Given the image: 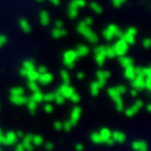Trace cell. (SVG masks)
Returning a JSON list of instances; mask_svg holds the SVG:
<instances>
[{"mask_svg":"<svg viewBox=\"0 0 151 151\" xmlns=\"http://www.w3.org/2000/svg\"><path fill=\"white\" fill-rule=\"evenodd\" d=\"M77 32L79 33V34H82L86 39L88 40V42H91V43H97L98 42V37H97V34L94 33L91 28L89 27H87V25H84L83 23L81 22L79 24L77 25Z\"/></svg>","mask_w":151,"mask_h":151,"instance_id":"cell-1","label":"cell"},{"mask_svg":"<svg viewBox=\"0 0 151 151\" xmlns=\"http://www.w3.org/2000/svg\"><path fill=\"white\" fill-rule=\"evenodd\" d=\"M122 34H124V33H122L120 28L115 24H110L105 30H103V38L108 42L113 40L115 38H121Z\"/></svg>","mask_w":151,"mask_h":151,"instance_id":"cell-2","label":"cell"},{"mask_svg":"<svg viewBox=\"0 0 151 151\" xmlns=\"http://www.w3.org/2000/svg\"><path fill=\"white\" fill-rule=\"evenodd\" d=\"M84 5H86V0H72L69 4V6H68V17L70 19L77 18L78 9L83 8Z\"/></svg>","mask_w":151,"mask_h":151,"instance_id":"cell-3","label":"cell"},{"mask_svg":"<svg viewBox=\"0 0 151 151\" xmlns=\"http://www.w3.org/2000/svg\"><path fill=\"white\" fill-rule=\"evenodd\" d=\"M112 48H113V50H115L116 57H125L127 50H129V45H127V43L124 39L120 38V39L112 45Z\"/></svg>","mask_w":151,"mask_h":151,"instance_id":"cell-4","label":"cell"},{"mask_svg":"<svg viewBox=\"0 0 151 151\" xmlns=\"http://www.w3.org/2000/svg\"><path fill=\"white\" fill-rule=\"evenodd\" d=\"M77 54H76V52L72 50V49H69L67 52H64V54H63V63L65 64V67H68V68H73L74 67V62L77 60Z\"/></svg>","mask_w":151,"mask_h":151,"instance_id":"cell-5","label":"cell"},{"mask_svg":"<svg viewBox=\"0 0 151 151\" xmlns=\"http://www.w3.org/2000/svg\"><path fill=\"white\" fill-rule=\"evenodd\" d=\"M94 58L98 65H103L106 60V45H100L94 48Z\"/></svg>","mask_w":151,"mask_h":151,"instance_id":"cell-6","label":"cell"},{"mask_svg":"<svg viewBox=\"0 0 151 151\" xmlns=\"http://www.w3.org/2000/svg\"><path fill=\"white\" fill-rule=\"evenodd\" d=\"M108 96H110V97L112 98V100L115 101L117 111H124V101L121 100V94L117 93V91L115 89V87L108 89Z\"/></svg>","mask_w":151,"mask_h":151,"instance_id":"cell-7","label":"cell"},{"mask_svg":"<svg viewBox=\"0 0 151 151\" xmlns=\"http://www.w3.org/2000/svg\"><path fill=\"white\" fill-rule=\"evenodd\" d=\"M137 30H136V28H129L126 33H124L121 37V39H124L127 45H131V44H135V35Z\"/></svg>","mask_w":151,"mask_h":151,"instance_id":"cell-8","label":"cell"},{"mask_svg":"<svg viewBox=\"0 0 151 151\" xmlns=\"http://www.w3.org/2000/svg\"><path fill=\"white\" fill-rule=\"evenodd\" d=\"M58 92L62 94V97L64 98H70V96H72L73 93H76L74 92V88L72 87V86H69V84H62L59 88H58Z\"/></svg>","mask_w":151,"mask_h":151,"instance_id":"cell-9","label":"cell"},{"mask_svg":"<svg viewBox=\"0 0 151 151\" xmlns=\"http://www.w3.org/2000/svg\"><path fill=\"white\" fill-rule=\"evenodd\" d=\"M142 106H144V102H142V101H140V100H137V101H136L131 107L127 108L125 112H126V115H127V116L131 117V116H134L135 113H137V111H140L141 108H142Z\"/></svg>","mask_w":151,"mask_h":151,"instance_id":"cell-10","label":"cell"},{"mask_svg":"<svg viewBox=\"0 0 151 151\" xmlns=\"http://www.w3.org/2000/svg\"><path fill=\"white\" fill-rule=\"evenodd\" d=\"M132 88L136 89V91H141V89H145V78L142 77H136L134 81H131Z\"/></svg>","mask_w":151,"mask_h":151,"instance_id":"cell-11","label":"cell"},{"mask_svg":"<svg viewBox=\"0 0 151 151\" xmlns=\"http://www.w3.org/2000/svg\"><path fill=\"white\" fill-rule=\"evenodd\" d=\"M135 73H136V77L147 78V77H150V74H151V69L149 67H146V68L135 67Z\"/></svg>","mask_w":151,"mask_h":151,"instance_id":"cell-12","label":"cell"},{"mask_svg":"<svg viewBox=\"0 0 151 151\" xmlns=\"http://www.w3.org/2000/svg\"><path fill=\"white\" fill-rule=\"evenodd\" d=\"M38 82H40L42 84H49V83L53 82V74L48 73V72L44 73V74H39L37 83H38Z\"/></svg>","mask_w":151,"mask_h":151,"instance_id":"cell-13","label":"cell"},{"mask_svg":"<svg viewBox=\"0 0 151 151\" xmlns=\"http://www.w3.org/2000/svg\"><path fill=\"white\" fill-rule=\"evenodd\" d=\"M81 113H82V110H81L79 107H74V108H73L72 115H70V120H69V122L72 124V126H73L74 124H77L78 119L81 117Z\"/></svg>","mask_w":151,"mask_h":151,"instance_id":"cell-14","label":"cell"},{"mask_svg":"<svg viewBox=\"0 0 151 151\" xmlns=\"http://www.w3.org/2000/svg\"><path fill=\"white\" fill-rule=\"evenodd\" d=\"M111 140L116 141V142H125L126 136H125V134H122L120 131H115L111 134Z\"/></svg>","mask_w":151,"mask_h":151,"instance_id":"cell-15","label":"cell"},{"mask_svg":"<svg viewBox=\"0 0 151 151\" xmlns=\"http://www.w3.org/2000/svg\"><path fill=\"white\" fill-rule=\"evenodd\" d=\"M10 101L14 103V105L20 106V105H27L28 98L25 96H12L10 97Z\"/></svg>","mask_w":151,"mask_h":151,"instance_id":"cell-16","label":"cell"},{"mask_svg":"<svg viewBox=\"0 0 151 151\" xmlns=\"http://www.w3.org/2000/svg\"><path fill=\"white\" fill-rule=\"evenodd\" d=\"M39 20H40V24L42 25H48L50 23V17L47 10H42L39 14Z\"/></svg>","mask_w":151,"mask_h":151,"instance_id":"cell-17","label":"cell"},{"mask_svg":"<svg viewBox=\"0 0 151 151\" xmlns=\"http://www.w3.org/2000/svg\"><path fill=\"white\" fill-rule=\"evenodd\" d=\"M120 64L122 65L124 68H129L134 65V59L130 58V57H120Z\"/></svg>","mask_w":151,"mask_h":151,"instance_id":"cell-18","label":"cell"},{"mask_svg":"<svg viewBox=\"0 0 151 151\" xmlns=\"http://www.w3.org/2000/svg\"><path fill=\"white\" fill-rule=\"evenodd\" d=\"M15 141H17V135L14 134V132H8V134L4 136L3 142L6 145H13V144H15Z\"/></svg>","mask_w":151,"mask_h":151,"instance_id":"cell-19","label":"cell"},{"mask_svg":"<svg viewBox=\"0 0 151 151\" xmlns=\"http://www.w3.org/2000/svg\"><path fill=\"white\" fill-rule=\"evenodd\" d=\"M67 34V30L64 29V28H54L53 30H52V35H53L54 39H59V38L64 37Z\"/></svg>","mask_w":151,"mask_h":151,"instance_id":"cell-20","label":"cell"},{"mask_svg":"<svg viewBox=\"0 0 151 151\" xmlns=\"http://www.w3.org/2000/svg\"><path fill=\"white\" fill-rule=\"evenodd\" d=\"M74 52H76V54H77V57H84V55H87L89 53V48L87 45L81 44V45L77 47V49H76Z\"/></svg>","mask_w":151,"mask_h":151,"instance_id":"cell-21","label":"cell"},{"mask_svg":"<svg viewBox=\"0 0 151 151\" xmlns=\"http://www.w3.org/2000/svg\"><path fill=\"white\" fill-rule=\"evenodd\" d=\"M101 139H102V142H108L111 140V131L108 129H102L101 131H98Z\"/></svg>","mask_w":151,"mask_h":151,"instance_id":"cell-22","label":"cell"},{"mask_svg":"<svg viewBox=\"0 0 151 151\" xmlns=\"http://www.w3.org/2000/svg\"><path fill=\"white\" fill-rule=\"evenodd\" d=\"M132 147L136 151H147V145H146L145 141H135L132 144Z\"/></svg>","mask_w":151,"mask_h":151,"instance_id":"cell-23","label":"cell"},{"mask_svg":"<svg viewBox=\"0 0 151 151\" xmlns=\"http://www.w3.org/2000/svg\"><path fill=\"white\" fill-rule=\"evenodd\" d=\"M125 77L129 79V81H134L136 78V73H135V67H129V68H125Z\"/></svg>","mask_w":151,"mask_h":151,"instance_id":"cell-24","label":"cell"},{"mask_svg":"<svg viewBox=\"0 0 151 151\" xmlns=\"http://www.w3.org/2000/svg\"><path fill=\"white\" fill-rule=\"evenodd\" d=\"M25 77L28 78V81L37 82V81H38V77H39V73L37 72V68H35V69H33V70H29V72H27Z\"/></svg>","mask_w":151,"mask_h":151,"instance_id":"cell-25","label":"cell"},{"mask_svg":"<svg viewBox=\"0 0 151 151\" xmlns=\"http://www.w3.org/2000/svg\"><path fill=\"white\" fill-rule=\"evenodd\" d=\"M19 25H20L22 30L24 33H29L32 30V27H30L29 22H28L27 19H20V20H19Z\"/></svg>","mask_w":151,"mask_h":151,"instance_id":"cell-26","label":"cell"},{"mask_svg":"<svg viewBox=\"0 0 151 151\" xmlns=\"http://www.w3.org/2000/svg\"><path fill=\"white\" fill-rule=\"evenodd\" d=\"M100 91H101V87L98 86L97 81H93L91 84H89V92H91L92 96H97V94L100 93Z\"/></svg>","mask_w":151,"mask_h":151,"instance_id":"cell-27","label":"cell"},{"mask_svg":"<svg viewBox=\"0 0 151 151\" xmlns=\"http://www.w3.org/2000/svg\"><path fill=\"white\" fill-rule=\"evenodd\" d=\"M110 72L108 70H98L97 72V79L98 81H107L108 78H110Z\"/></svg>","mask_w":151,"mask_h":151,"instance_id":"cell-28","label":"cell"},{"mask_svg":"<svg viewBox=\"0 0 151 151\" xmlns=\"http://www.w3.org/2000/svg\"><path fill=\"white\" fill-rule=\"evenodd\" d=\"M23 69L25 70V72H29V70H33L35 69V65H34V62L33 60H25L24 63H23Z\"/></svg>","mask_w":151,"mask_h":151,"instance_id":"cell-29","label":"cell"},{"mask_svg":"<svg viewBox=\"0 0 151 151\" xmlns=\"http://www.w3.org/2000/svg\"><path fill=\"white\" fill-rule=\"evenodd\" d=\"M60 78H62V81H63V84H69V81H70V77H69V73H68V70H60Z\"/></svg>","mask_w":151,"mask_h":151,"instance_id":"cell-30","label":"cell"},{"mask_svg":"<svg viewBox=\"0 0 151 151\" xmlns=\"http://www.w3.org/2000/svg\"><path fill=\"white\" fill-rule=\"evenodd\" d=\"M32 100L34 101V102L37 103V105H38V103H39V102L43 101V93H42L40 91H37V92H34V93H33V96H32Z\"/></svg>","mask_w":151,"mask_h":151,"instance_id":"cell-31","label":"cell"},{"mask_svg":"<svg viewBox=\"0 0 151 151\" xmlns=\"http://www.w3.org/2000/svg\"><path fill=\"white\" fill-rule=\"evenodd\" d=\"M10 94L12 96H24V89L22 87H14L10 89Z\"/></svg>","mask_w":151,"mask_h":151,"instance_id":"cell-32","label":"cell"},{"mask_svg":"<svg viewBox=\"0 0 151 151\" xmlns=\"http://www.w3.org/2000/svg\"><path fill=\"white\" fill-rule=\"evenodd\" d=\"M89 6H91V9H92V10H93L94 13H96V14H101V13L103 12L102 6H101L100 4H98V3H96V1L91 3V5H89Z\"/></svg>","mask_w":151,"mask_h":151,"instance_id":"cell-33","label":"cell"},{"mask_svg":"<svg viewBox=\"0 0 151 151\" xmlns=\"http://www.w3.org/2000/svg\"><path fill=\"white\" fill-rule=\"evenodd\" d=\"M53 94H54V101L58 103V105H62V103H64V98L62 97V94L58 92V89H57Z\"/></svg>","mask_w":151,"mask_h":151,"instance_id":"cell-34","label":"cell"},{"mask_svg":"<svg viewBox=\"0 0 151 151\" xmlns=\"http://www.w3.org/2000/svg\"><path fill=\"white\" fill-rule=\"evenodd\" d=\"M27 105H28V108H29V111L32 113H34L35 112V108H37V103L32 100V98H28V102H27Z\"/></svg>","mask_w":151,"mask_h":151,"instance_id":"cell-35","label":"cell"},{"mask_svg":"<svg viewBox=\"0 0 151 151\" xmlns=\"http://www.w3.org/2000/svg\"><path fill=\"white\" fill-rule=\"evenodd\" d=\"M115 50H113L112 47H107L106 45V58H115Z\"/></svg>","mask_w":151,"mask_h":151,"instance_id":"cell-36","label":"cell"},{"mask_svg":"<svg viewBox=\"0 0 151 151\" xmlns=\"http://www.w3.org/2000/svg\"><path fill=\"white\" fill-rule=\"evenodd\" d=\"M91 139H92L93 142H96V144L102 142V139H101V136H100V134H98V132H94V134H92V135H91Z\"/></svg>","mask_w":151,"mask_h":151,"instance_id":"cell-37","label":"cell"},{"mask_svg":"<svg viewBox=\"0 0 151 151\" xmlns=\"http://www.w3.org/2000/svg\"><path fill=\"white\" fill-rule=\"evenodd\" d=\"M28 87H29L30 91H33V93L37 92V91H39V88H38V83H37V82H32V81H29V82H28Z\"/></svg>","mask_w":151,"mask_h":151,"instance_id":"cell-38","label":"cell"},{"mask_svg":"<svg viewBox=\"0 0 151 151\" xmlns=\"http://www.w3.org/2000/svg\"><path fill=\"white\" fill-rule=\"evenodd\" d=\"M43 101H47L48 103H50L52 101H54V94H53V93H47V94H43Z\"/></svg>","mask_w":151,"mask_h":151,"instance_id":"cell-39","label":"cell"},{"mask_svg":"<svg viewBox=\"0 0 151 151\" xmlns=\"http://www.w3.org/2000/svg\"><path fill=\"white\" fill-rule=\"evenodd\" d=\"M115 89L117 91V93L121 94V96H122V94H124V93L127 91V88H126L125 86H122V84H121V86H116V87H115Z\"/></svg>","mask_w":151,"mask_h":151,"instance_id":"cell-40","label":"cell"},{"mask_svg":"<svg viewBox=\"0 0 151 151\" xmlns=\"http://www.w3.org/2000/svg\"><path fill=\"white\" fill-rule=\"evenodd\" d=\"M125 1L126 0H112V4L115 8H121L125 4Z\"/></svg>","mask_w":151,"mask_h":151,"instance_id":"cell-41","label":"cell"},{"mask_svg":"<svg viewBox=\"0 0 151 151\" xmlns=\"http://www.w3.org/2000/svg\"><path fill=\"white\" fill-rule=\"evenodd\" d=\"M32 142H34L35 145H40L43 142V139L40 137V136H33L32 137Z\"/></svg>","mask_w":151,"mask_h":151,"instance_id":"cell-42","label":"cell"},{"mask_svg":"<svg viewBox=\"0 0 151 151\" xmlns=\"http://www.w3.org/2000/svg\"><path fill=\"white\" fill-rule=\"evenodd\" d=\"M84 25H87V27H89V25H92V23H93V19L92 18H89V17H87L86 19H84V20L82 22Z\"/></svg>","mask_w":151,"mask_h":151,"instance_id":"cell-43","label":"cell"},{"mask_svg":"<svg viewBox=\"0 0 151 151\" xmlns=\"http://www.w3.org/2000/svg\"><path fill=\"white\" fill-rule=\"evenodd\" d=\"M62 129H64L65 131H69L70 129H72V124H70L69 121H67V122H64V124H62Z\"/></svg>","mask_w":151,"mask_h":151,"instance_id":"cell-44","label":"cell"},{"mask_svg":"<svg viewBox=\"0 0 151 151\" xmlns=\"http://www.w3.org/2000/svg\"><path fill=\"white\" fill-rule=\"evenodd\" d=\"M69 100L72 101V102H74V103H77V102H79V96H78L77 93H73L72 96H70Z\"/></svg>","mask_w":151,"mask_h":151,"instance_id":"cell-45","label":"cell"},{"mask_svg":"<svg viewBox=\"0 0 151 151\" xmlns=\"http://www.w3.org/2000/svg\"><path fill=\"white\" fill-rule=\"evenodd\" d=\"M44 110H45V112L50 113L52 111H53V106H52V103H47V105L44 106Z\"/></svg>","mask_w":151,"mask_h":151,"instance_id":"cell-46","label":"cell"},{"mask_svg":"<svg viewBox=\"0 0 151 151\" xmlns=\"http://www.w3.org/2000/svg\"><path fill=\"white\" fill-rule=\"evenodd\" d=\"M142 45H144V48H145V49H149V47H150V39H149V38H146V39H144Z\"/></svg>","mask_w":151,"mask_h":151,"instance_id":"cell-47","label":"cell"},{"mask_svg":"<svg viewBox=\"0 0 151 151\" xmlns=\"http://www.w3.org/2000/svg\"><path fill=\"white\" fill-rule=\"evenodd\" d=\"M37 72L39 73V74H44V73H47V68L44 67V65H42V67L37 68Z\"/></svg>","mask_w":151,"mask_h":151,"instance_id":"cell-48","label":"cell"},{"mask_svg":"<svg viewBox=\"0 0 151 151\" xmlns=\"http://www.w3.org/2000/svg\"><path fill=\"white\" fill-rule=\"evenodd\" d=\"M5 43H6V37L3 35V34H0V47H3Z\"/></svg>","mask_w":151,"mask_h":151,"instance_id":"cell-49","label":"cell"},{"mask_svg":"<svg viewBox=\"0 0 151 151\" xmlns=\"http://www.w3.org/2000/svg\"><path fill=\"white\" fill-rule=\"evenodd\" d=\"M54 127H55V130H60V129H62V124H60V122L59 121H57L55 122V124H54Z\"/></svg>","mask_w":151,"mask_h":151,"instance_id":"cell-50","label":"cell"},{"mask_svg":"<svg viewBox=\"0 0 151 151\" xmlns=\"http://www.w3.org/2000/svg\"><path fill=\"white\" fill-rule=\"evenodd\" d=\"M55 28H63V22L62 20H57L55 22Z\"/></svg>","mask_w":151,"mask_h":151,"instance_id":"cell-51","label":"cell"},{"mask_svg":"<svg viewBox=\"0 0 151 151\" xmlns=\"http://www.w3.org/2000/svg\"><path fill=\"white\" fill-rule=\"evenodd\" d=\"M77 78H78V79H83V78H84V74H83L82 72H78V73H77Z\"/></svg>","mask_w":151,"mask_h":151,"instance_id":"cell-52","label":"cell"},{"mask_svg":"<svg viewBox=\"0 0 151 151\" xmlns=\"http://www.w3.org/2000/svg\"><path fill=\"white\" fill-rule=\"evenodd\" d=\"M49 1L53 4V5H58V4L60 3V0H49Z\"/></svg>","mask_w":151,"mask_h":151,"instance_id":"cell-53","label":"cell"},{"mask_svg":"<svg viewBox=\"0 0 151 151\" xmlns=\"http://www.w3.org/2000/svg\"><path fill=\"white\" fill-rule=\"evenodd\" d=\"M131 96H134V97H135V96H137V91L132 88V89H131Z\"/></svg>","mask_w":151,"mask_h":151,"instance_id":"cell-54","label":"cell"},{"mask_svg":"<svg viewBox=\"0 0 151 151\" xmlns=\"http://www.w3.org/2000/svg\"><path fill=\"white\" fill-rule=\"evenodd\" d=\"M37 1H39V3H42V1H44V0H37Z\"/></svg>","mask_w":151,"mask_h":151,"instance_id":"cell-55","label":"cell"}]
</instances>
